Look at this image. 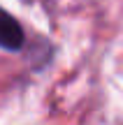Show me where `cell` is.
I'll list each match as a JSON object with an SVG mask.
<instances>
[{
    "instance_id": "cell-1",
    "label": "cell",
    "mask_w": 123,
    "mask_h": 125,
    "mask_svg": "<svg viewBox=\"0 0 123 125\" xmlns=\"http://www.w3.org/2000/svg\"><path fill=\"white\" fill-rule=\"evenodd\" d=\"M21 46H23V30L19 21L5 9H0V49L19 51Z\"/></svg>"
}]
</instances>
